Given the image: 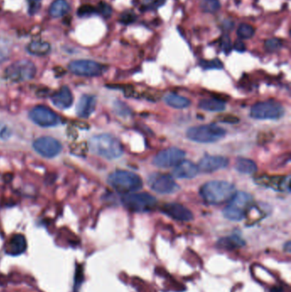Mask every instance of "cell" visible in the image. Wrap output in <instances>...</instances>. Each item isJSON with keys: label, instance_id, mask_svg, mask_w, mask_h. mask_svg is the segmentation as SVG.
Returning <instances> with one entry per match:
<instances>
[{"label": "cell", "instance_id": "9a60e30c", "mask_svg": "<svg viewBox=\"0 0 291 292\" xmlns=\"http://www.w3.org/2000/svg\"><path fill=\"white\" fill-rule=\"evenodd\" d=\"M27 240L22 234H15L5 244L4 250L5 253L16 257L19 255L24 253L27 250Z\"/></svg>", "mask_w": 291, "mask_h": 292}, {"label": "cell", "instance_id": "2e32d148", "mask_svg": "<svg viewBox=\"0 0 291 292\" xmlns=\"http://www.w3.org/2000/svg\"><path fill=\"white\" fill-rule=\"evenodd\" d=\"M256 183L273 188L274 190H290V177L289 176H263L256 179Z\"/></svg>", "mask_w": 291, "mask_h": 292}, {"label": "cell", "instance_id": "e0dca14e", "mask_svg": "<svg viewBox=\"0 0 291 292\" xmlns=\"http://www.w3.org/2000/svg\"><path fill=\"white\" fill-rule=\"evenodd\" d=\"M198 172V167L194 162L183 160L175 167L173 174L178 179H192L197 175Z\"/></svg>", "mask_w": 291, "mask_h": 292}, {"label": "cell", "instance_id": "4316f807", "mask_svg": "<svg viewBox=\"0 0 291 292\" xmlns=\"http://www.w3.org/2000/svg\"><path fill=\"white\" fill-rule=\"evenodd\" d=\"M201 8L206 13H215L220 9V3L219 0H202Z\"/></svg>", "mask_w": 291, "mask_h": 292}, {"label": "cell", "instance_id": "ba28073f", "mask_svg": "<svg viewBox=\"0 0 291 292\" xmlns=\"http://www.w3.org/2000/svg\"><path fill=\"white\" fill-rule=\"evenodd\" d=\"M185 153L181 149L170 147L161 151L153 160V164L158 168L168 169L176 166L185 158Z\"/></svg>", "mask_w": 291, "mask_h": 292}, {"label": "cell", "instance_id": "f1b7e54d", "mask_svg": "<svg viewBox=\"0 0 291 292\" xmlns=\"http://www.w3.org/2000/svg\"><path fill=\"white\" fill-rule=\"evenodd\" d=\"M283 47V43L280 39L273 38L266 40L265 48L270 52H276Z\"/></svg>", "mask_w": 291, "mask_h": 292}, {"label": "cell", "instance_id": "9c48e42d", "mask_svg": "<svg viewBox=\"0 0 291 292\" xmlns=\"http://www.w3.org/2000/svg\"><path fill=\"white\" fill-rule=\"evenodd\" d=\"M104 69L102 64L91 60L73 61L68 64V69L73 74L85 77L98 76L103 74Z\"/></svg>", "mask_w": 291, "mask_h": 292}, {"label": "cell", "instance_id": "4dcf8cb0", "mask_svg": "<svg viewBox=\"0 0 291 292\" xmlns=\"http://www.w3.org/2000/svg\"><path fill=\"white\" fill-rule=\"evenodd\" d=\"M95 13H97V9L91 4H83L77 11V15L80 17H86Z\"/></svg>", "mask_w": 291, "mask_h": 292}, {"label": "cell", "instance_id": "7c38bea8", "mask_svg": "<svg viewBox=\"0 0 291 292\" xmlns=\"http://www.w3.org/2000/svg\"><path fill=\"white\" fill-rule=\"evenodd\" d=\"M150 187L154 191L160 194L174 193L179 189L173 177L168 174H157L150 179Z\"/></svg>", "mask_w": 291, "mask_h": 292}, {"label": "cell", "instance_id": "30bf717a", "mask_svg": "<svg viewBox=\"0 0 291 292\" xmlns=\"http://www.w3.org/2000/svg\"><path fill=\"white\" fill-rule=\"evenodd\" d=\"M30 119L40 127H55L60 123V118L53 110L46 106H36L29 113Z\"/></svg>", "mask_w": 291, "mask_h": 292}, {"label": "cell", "instance_id": "e575fe53", "mask_svg": "<svg viewBox=\"0 0 291 292\" xmlns=\"http://www.w3.org/2000/svg\"><path fill=\"white\" fill-rule=\"evenodd\" d=\"M216 119L220 122L227 124H235L239 121L238 117L232 116V115H220V116H217Z\"/></svg>", "mask_w": 291, "mask_h": 292}, {"label": "cell", "instance_id": "6da1fadb", "mask_svg": "<svg viewBox=\"0 0 291 292\" xmlns=\"http://www.w3.org/2000/svg\"><path fill=\"white\" fill-rule=\"evenodd\" d=\"M200 193L206 203L215 205L231 200L236 193V189L232 184L227 181L213 180L204 184L201 187Z\"/></svg>", "mask_w": 291, "mask_h": 292}, {"label": "cell", "instance_id": "ffe728a7", "mask_svg": "<svg viewBox=\"0 0 291 292\" xmlns=\"http://www.w3.org/2000/svg\"><path fill=\"white\" fill-rule=\"evenodd\" d=\"M244 240L238 235L225 237L217 242V247L221 250H233L245 245Z\"/></svg>", "mask_w": 291, "mask_h": 292}, {"label": "cell", "instance_id": "5b68a950", "mask_svg": "<svg viewBox=\"0 0 291 292\" xmlns=\"http://www.w3.org/2000/svg\"><path fill=\"white\" fill-rule=\"evenodd\" d=\"M121 202L125 208L136 213L151 211L157 204L156 197L148 193L125 194Z\"/></svg>", "mask_w": 291, "mask_h": 292}, {"label": "cell", "instance_id": "8fae6325", "mask_svg": "<svg viewBox=\"0 0 291 292\" xmlns=\"http://www.w3.org/2000/svg\"><path fill=\"white\" fill-rule=\"evenodd\" d=\"M32 147L39 155L47 158H51L58 155L62 151V144L59 141L51 137H41L37 138Z\"/></svg>", "mask_w": 291, "mask_h": 292}, {"label": "cell", "instance_id": "52a82bcc", "mask_svg": "<svg viewBox=\"0 0 291 292\" xmlns=\"http://www.w3.org/2000/svg\"><path fill=\"white\" fill-rule=\"evenodd\" d=\"M284 115L283 106L273 100L257 103L250 110V116L256 120H277Z\"/></svg>", "mask_w": 291, "mask_h": 292}, {"label": "cell", "instance_id": "4fadbf2b", "mask_svg": "<svg viewBox=\"0 0 291 292\" xmlns=\"http://www.w3.org/2000/svg\"><path fill=\"white\" fill-rule=\"evenodd\" d=\"M229 161L226 157L222 155H205L200 160L199 171L203 172H213L220 169L226 168Z\"/></svg>", "mask_w": 291, "mask_h": 292}, {"label": "cell", "instance_id": "484cf974", "mask_svg": "<svg viewBox=\"0 0 291 292\" xmlns=\"http://www.w3.org/2000/svg\"><path fill=\"white\" fill-rule=\"evenodd\" d=\"M68 10L69 4L66 0H55L50 5L49 13L52 17H61L67 14Z\"/></svg>", "mask_w": 291, "mask_h": 292}, {"label": "cell", "instance_id": "603a6c76", "mask_svg": "<svg viewBox=\"0 0 291 292\" xmlns=\"http://www.w3.org/2000/svg\"><path fill=\"white\" fill-rule=\"evenodd\" d=\"M199 107L206 111L220 112L226 109V104L223 101L218 99H205L199 103Z\"/></svg>", "mask_w": 291, "mask_h": 292}, {"label": "cell", "instance_id": "83f0119b", "mask_svg": "<svg viewBox=\"0 0 291 292\" xmlns=\"http://www.w3.org/2000/svg\"><path fill=\"white\" fill-rule=\"evenodd\" d=\"M255 28L251 25L242 23L238 28V35L240 39H247L252 38L255 34Z\"/></svg>", "mask_w": 291, "mask_h": 292}, {"label": "cell", "instance_id": "d6986e66", "mask_svg": "<svg viewBox=\"0 0 291 292\" xmlns=\"http://www.w3.org/2000/svg\"><path fill=\"white\" fill-rule=\"evenodd\" d=\"M51 101L59 109H68L74 102V97L68 86H63L51 96Z\"/></svg>", "mask_w": 291, "mask_h": 292}, {"label": "cell", "instance_id": "7a4b0ae2", "mask_svg": "<svg viewBox=\"0 0 291 292\" xmlns=\"http://www.w3.org/2000/svg\"><path fill=\"white\" fill-rule=\"evenodd\" d=\"M91 151L109 160L118 158L123 154V146L116 137L110 134L93 136L89 142Z\"/></svg>", "mask_w": 291, "mask_h": 292}, {"label": "cell", "instance_id": "60d3db41", "mask_svg": "<svg viewBox=\"0 0 291 292\" xmlns=\"http://www.w3.org/2000/svg\"><path fill=\"white\" fill-rule=\"evenodd\" d=\"M284 249L287 252H291V242H287V243L284 245Z\"/></svg>", "mask_w": 291, "mask_h": 292}, {"label": "cell", "instance_id": "d6a6232c", "mask_svg": "<svg viewBox=\"0 0 291 292\" xmlns=\"http://www.w3.org/2000/svg\"><path fill=\"white\" fill-rule=\"evenodd\" d=\"M97 9V13L103 16L104 18H109L112 15V8L110 7V4L105 2H100Z\"/></svg>", "mask_w": 291, "mask_h": 292}, {"label": "cell", "instance_id": "836d02e7", "mask_svg": "<svg viewBox=\"0 0 291 292\" xmlns=\"http://www.w3.org/2000/svg\"><path fill=\"white\" fill-rule=\"evenodd\" d=\"M220 46H221L222 51H223L224 52L226 53V55H228L229 53L231 52V39H230V37H229L227 34H225V35L222 36L221 40H220Z\"/></svg>", "mask_w": 291, "mask_h": 292}, {"label": "cell", "instance_id": "8d00e7d4", "mask_svg": "<svg viewBox=\"0 0 291 292\" xmlns=\"http://www.w3.org/2000/svg\"><path fill=\"white\" fill-rule=\"evenodd\" d=\"M165 1L166 0H152L150 2H147V4H145L143 8H145L146 10L157 9V8L161 7L165 3Z\"/></svg>", "mask_w": 291, "mask_h": 292}, {"label": "cell", "instance_id": "d4e9b609", "mask_svg": "<svg viewBox=\"0 0 291 292\" xmlns=\"http://www.w3.org/2000/svg\"><path fill=\"white\" fill-rule=\"evenodd\" d=\"M235 169L241 173L253 174L257 171V165L256 162L248 158H238L236 161Z\"/></svg>", "mask_w": 291, "mask_h": 292}, {"label": "cell", "instance_id": "ac0fdd59", "mask_svg": "<svg viewBox=\"0 0 291 292\" xmlns=\"http://www.w3.org/2000/svg\"><path fill=\"white\" fill-rule=\"evenodd\" d=\"M96 98L93 95H83L79 100L76 114L80 118L86 119L93 115L96 109Z\"/></svg>", "mask_w": 291, "mask_h": 292}, {"label": "cell", "instance_id": "3957f363", "mask_svg": "<svg viewBox=\"0 0 291 292\" xmlns=\"http://www.w3.org/2000/svg\"><path fill=\"white\" fill-rule=\"evenodd\" d=\"M108 182L119 193L124 195L140 190L143 187L142 179L138 174L124 170L112 172Z\"/></svg>", "mask_w": 291, "mask_h": 292}, {"label": "cell", "instance_id": "44dd1931", "mask_svg": "<svg viewBox=\"0 0 291 292\" xmlns=\"http://www.w3.org/2000/svg\"><path fill=\"white\" fill-rule=\"evenodd\" d=\"M27 50L32 55L42 56L48 55L50 52L51 47L50 44L47 41L33 40L32 42L29 43Z\"/></svg>", "mask_w": 291, "mask_h": 292}, {"label": "cell", "instance_id": "d590c367", "mask_svg": "<svg viewBox=\"0 0 291 292\" xmlns=\"http://www.w3.org/2000/svg\"><path fill=\"white\" fill-rule=\"evenodd\" d=\"M28 4H29V14L34 15L40 9L41 0H28Z\"/></svg>", "mask_w": 291, "mask_h": 292}, {"label": "cell", "instance_id": "f35d334b", "mask_svg": "<svg viewBox=\"0 0 291 292\" xmlns=\"http://www.w3.org/2000/svg\"><path fill=\"white\" fill-rule=\"evenodd\" d=\"M234 49L238 52H244L246 51V47H245L244 43L242 42V40H237L234 44Z\"/></svg>", "mask_w": 291, "mask_h": 292}, {"label": "cell", "instance_id": "277c9868", "mask_svg": "<svg viewBox=\"0 0 291 292\" xmlns=\"http://www.w3.org/2000/svg\"><path fill=\"white\" fill-rule=\"evenodd\" d=\"M226 134V131L223 127L210 124L189 128L186 136L190 140L197 143H214L223 138Z\"/></svg>", "mask_w": 291, "mask_h": 292}, {"label": "cell", "instance_id": "cb8c5ba5", "mask_svg": "<svg viewBox=\"0 0 291 292\" xmlns=\"http://www.w3.org/2000/svg\"><path fill=\"white\" fill-rule=\"evenodd\" d=\"M165 102L167 105L174 109H185L191 104V101L185 97L170 93L165 97Z\"/></svg>", "mask_w": 291, "mask_h": 292}, {"label": "cell", "instance_id": "5bb4252c", "mask_svg": "<svg viewBox=\"0 0 291 292\" xmlns=\"http://www.w3.org/2000/svg\"><path fill=\"white\" fill-rule=\"evenodd\" d=\"M162 210L167 216L178 222H191L193 220V214L192 211L181 204H165Z\"/></svg>", "mask_w": 291, "mask_h": 292}, {"label": "cell", "instance_id": "1f68e13d", "mask_svg": "<svg viewBox=\"0 0 291 292\" xmlns=\"http://www.w3.org/2000/svg\"><path fill=\"white\" fill-rule=\"evenodd\" d=\"M137 19V16L132 11H126L121 15L119 21L121 24L130 25L133 23Z\"/></svg>", "mask_w": 291, "mask_h": 292}, {"label": "cell", "instance_id": "7402d4cb", "mask_svg": "<svg viewBox=\"0 0 291 292\" xmlns=\"http://www.w3.org/2000/svg\"><path fill=\"white\" fill-rule=\"evenodd\" d=\"M223 215L225 218L232 222H240L245 217V209L230 203L224 208Z\"/></svg>", "mask_w": 291, "mask_h": 292}, {"label": "cell", "instance_id": "74e56055", "mask_svg": "<svg viewBox=\"0 0 291 292\" xmlns=\"http://www.w3.org/2000/svg\"><path fill=\"white\" fill-rule=\"evenodd\" d=\"M82 279H83V275H82L81 267H78L75 274V286H80L81 284Z\"/></svg>", "mask_w": 291, "mask_h": 292}, {"label": "cell", "instance_id": "ab89813d", "mask_svg": "<svg viewBox=\"0 0 291 292\" xmlns=\"http://www.w3.org/2000/svg\"><path fill=\"white\" fill-rule=\"evenodd\" d=\"M267 135H268V134H266V133H265V134H259V137H258V140H259L260 144H266V142L271 140L272 137L270 136V137H266Z\"/></svg>", "mask_w": 291, "mask_h": 292}, {"label": "cell", "instance_id": "8992f818", "mask_svg": "<svg viewBox=\"0 0 291 292\" xmlns=\"http://www.w3.org/2000/svg\"><path fill=\"white\" fill-rule=\"evenodd\" d=\"M36 67L29 60H20L11 64L4 71V77L13 82L32 80L35 76Z\"/></svg>", "mask_w": 291, "mask_h": 292}, {"label": "cell", "instance_id": "f546056e", "mask_svg": "<svg viewBox=\"0 0 291 292\" xmlns=\"http://www.w3.org/2000/svg\"><path fill=\"white\" fill-rule=\"evenodd\" d=\"M200 64L204 69H222L224 68L222 62L218 58L210 61L203 60Z\"/></svg>", "mask_w": 291, "mask_h": 292}]
</instances>
